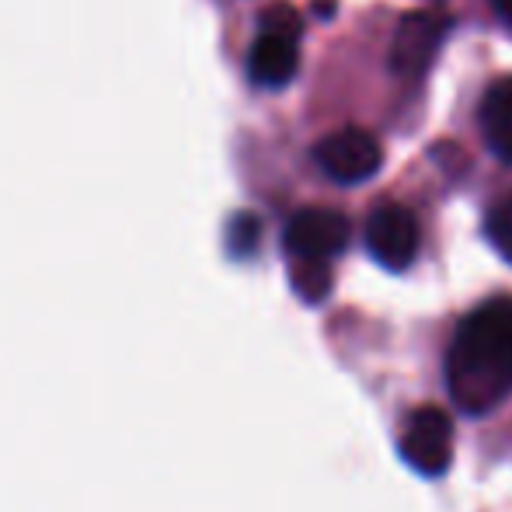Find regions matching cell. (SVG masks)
<instances>
[{
  "label": "cell",
  "mask_w": 512,
  "mask_h": 512,
  "mask_svg": "<svg viewBox=\"0 0 512 512\" xmlns=\"http://www.w3.org/2000/svg\"><path fill=\"white\" fill-rule=\"evenodd\" d=\"M453 18L446 11H411L398 21L391 42V74L401 81H418L432 67L439 46L446 42Z\"/></svg>",
  "instance_id": "cell-4"
},
{
  "label": "cell",
  "mask_w": 512,
  "mask_h": 512,
  "mask_svg": "<svg viewBox=\"0 0 512 512\" xmlns=\"http://www.w3.org/2000/svg\"><path fill=\"white\" fill-rule=\"evenodd\" d=\"M314 161L331 182L338 185H359L373 178L384 164V147L370 129L345 126L328 133L314 147Z\"/></svg>",
  "instance_id": "cell-3"
},
{
  "label": "cell",
  "mask_w": 512,
  "mask_h": 512,
  "mask_svg": "<svg viewBox=\"0 0 512 512\" xmlns=\"http://www.w3.org/2000/svg\"><path fill=\"white\" fill-rule=\"evenodd\" d=\"M485 234L492 241V248L499 251L506 262H512V192L502 196L499 203H492L485 216Z\"/></svg>",
  "instance_id": "cell-10"
},
{
  "label": "cell",
  "mask_w": 512,
  "mask_h": 512,
  "mask_svg": "<svg viewBox=\"0 0 512 512\" xmlns=\"http://www.w3.org/2000/svg\"><path fill=\"white\" fill-rule=\"evenodd\" d=\"M481 133L499 161L512 164V77H499L481 98Z\"/></svg>",
  "instance_id": "cell-8"
},
{
  "label": "cell",
  "mask_w": 512,
  "mask_h": 512,
  "mask_svg": "<svg viewBox=\"0 0 512 512\" xmlns=\"http://www.w3.org/2000/svg\"><path fill=\"white\" fill-rule=\"evenodd\" d=\"M446 391L467 415H485L512 394V300L474 307L446 349Z\"/></svg>",
  "instance_id": "cell-1"
},
{
  "label": "cell",
  "mask_w": 512,
  "mask_h": 512,
  "mask_svg": "<svg viewBox=\"0 0 512 512\" xmlns=\"http://www.w3.org/2000/svg\"><path fill=\"white\" fill-rule=\"evenodd\" d=\"M492 7L506 25H512V0H492Z\"/></svg>",
  "instance_id": "cell-13"
},
{
  "label": "cell",
  "mask_w": 512,
  "mask_h": 512,
  "mask_svg": "<svg viewBox=\"0 0 512 512\" xmlns=\"http://www.w3.org/2000/svg\"><path fill=\"white\" fill-rule=\"evenodd\" d=\"M401 457L425 478L446 474L453 460V425L450 415L436 405L415 408L401 429Z\"/></svg>",
  "instance_id": "cell-5"
},
{
  "label": "cell",
  "mask_w": 512,
  "mask_h": 512,
  "mask_svg": "<svg viewBox=\"0 0 512 512\" xmlns=\"http://www.w3.org/2000/svg\"><path fill=\"white\" fill-rule=\"evenodd\" d=\"M290 283L300 300L321 304L331 293V265L328 262H290Z\"/></svg>",
  "instance_id": "cell-9"
},
{
  "label": "cell",
  "mask_w": 512,
  "mask_h": 512,
  "mask_svg": "<svg viewBox=\"0 0 512 512\" xmlns=\"http://www.w3.org/2000/svg\"><path fill=\"white\" fill-rule=\"evenodd\" d=\"M349 216L328 206H307L290 216L283 230V248L290 262H328L349 248Z\"/></svg>",
  "instance_id": "cell-2"
},
{
  "label": "cell",
  "mask_w": 512,
  "mask_h": 512,
  "mask_svg": "<svg viewBox=\"0 0 512 512\" xmlns=\"http://www.w3.org/2000/svg\"><path fill=\"white\" fill-rule=\"evenodd\" d=\"M300 67V39L286 32H258L248 49V77L258 88H286Z\"/></svg>",
  "instance_id": "cell-7"
},
{
  "label": "cell",
  "mask_w": 512,
  "mask_h": 512,
  "mask_svg": "<svg viewBox=\"0 0 512 512\" xmlns=\"http://www.w3.org/2000/svg\"><path fill=\"white\" fill-rule=\"evenodd\" d=\"M258 237H262V223H258V216L237 213L234 220H230L227 244H230V251H234L237 258L251 255V251H255V244H258Z\"/></svg>",
  "instance_id": "cell-11"
},
{
  "label": "cell",
  "mask_w": 512,
  "mask_h": 512,
  "mask_svg": "<svg viewBox=\"0 0 512 512\" xmlns=\"http://www.w3.org/2000/svg\"><path fill=\"white\" fill-rule=\"evenodd\" d=\"M262 28L265 32H286V35H297L304 32V25H300V14L293 11L290 4H272L262 11Z\"/></svg>",
  "instance_id": "cell-12"
},
{
  "label": "cell",
  "mask_w": 512,
  "mask_h": 512,
  "mask_svg": "<svg viewBox=\"0 0 512 512\" xmlns=\"http://www.w3.org/2000/svg\"><path fill=\"white\" fill-rule=\"evenodd\" d=\"M418 220L408 206L380 203L366 220V248L384 269L401 272L415 262L418 255Z\"/></svg>",
  "instance_id": "cell-6"
}]
</instances>
